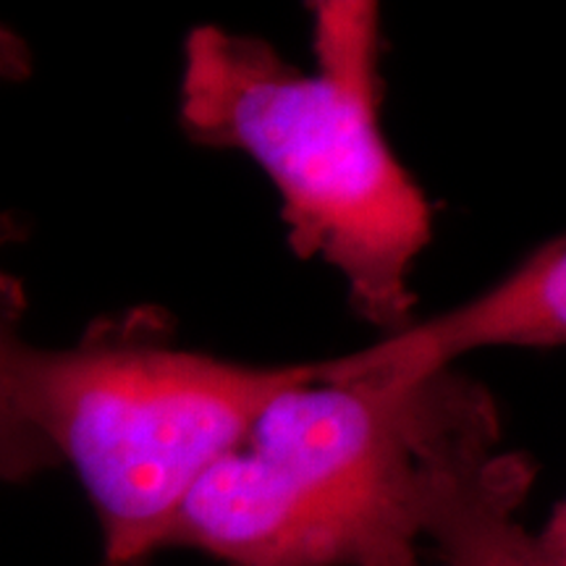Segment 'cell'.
Instances as JSON below:
<instances>
[{
  "mask_svg": "<svg viewBox=\"0 0 566 566\" xmlns=\"http://www.w3.org/2000/svg\"><path fill=\"white\" fill-rule=\"evenodd\" d=\"M310 365H247L189 349L166 310L92 321L74 344H30L27 412L87 493L105 566L160 551L176 509L218 459L244 443L263 407Z\"/></svg>",
  "mask_w": 566,
  "mask_h": 566,
  "instance_id": "7a4b0ae2",
  "label": "cell"
},
{
  "mask_svg": "<svg viewBox=\"0 0 566 566\" xmlns=\"http://www.w3.org/2000/svg\"><path fill=\"white\" fill-rule=\"evenodd\" d=\"M315 66L258 34L202 24L184 38L179 126L242 153L281 200L289 247L342 275L354 313L384 334L412 323L417 260L433 242V202L380 124V9L317 0Z\"/></svg>",
  "mask_w": 566,
  "mask_h": 566,
  "instance_id": "6da1fadb",
  "label": "cell"
},
{
  "mask_svg": "<svg viewBox=\"0 0 566 566\" xmlns=\"http://www.w3.org/2000/svg\"><path fill=\"white\" fill-rule=\"evenodd\" d=\"M462 380L451 370L415 386L313 373L283 388L244 443L197 480L160 551L192 548L223 566H365L417 543V459Z\"/></svg>",
  "mask_w": 566,
  "mask_h": 566,
  "instance_id": "3957f363",
  "label": "cell"
},
{
  "mask_svg": "<svg viewBox=\"0 0 566 566\" xmlns=\"http://www.w3.org/2000/svg\"><path fill=\"white\" fill-rule=\"evenodd\" d=\"M535 478L533 459L501 451L493 396L464 380L417 459L415 537L433 543L436 566H566L564 506L537 533L520 520Z\"/></svg>",
  "mask_w": 566,
  "mask_h": 566,
  "instance_id": "277c9868",
  "label": "cell"
},
{
  "mask_svg": "<svg viewBox=\"0 0 566 566\" xmlns=\"http://www.w3.org/2000/svg\"><path fill=\"white\" fill-rule=\"evenodd\" d=\"M21 223L0 216V252L19 242ZM27 313V294L17 275L0 265V483H27L59 464V457L27 412L21 365L30 349L21 323Z\"/></svg>",
  "mask_w": 566,
  "mask_h": 566,
  "instance_id": "8992f818",
  "label": "cell"
},
{
  "mask_svg": "<svg viewBox=\"0 0 566 566\" xmlns=\"http://www.w3.org/2000/svg\"><path fill=\"white\" fill-rule=\"evenodd\" d=\"M32 74V51L11 27L0 24V82H24Z\"/></svg>",
  "mask_w": 566,
  "mask_h": 566,
  "instance_id": "52a82bcc",
  "label": "cell"
},
{
  "mask_svg": "<svg viewBox=\"0 0 566 566\" xmlns=\"http://www.w3.org/2000/svg\"><path fill=\"white\" fill-rule=\"evenodd\" d=\"M566 342V244H537L504 279L470 302L422 323H407L380 342L315 363L317 380H378L415 386L449 373L480 349H556Z\"/></svg>",
  "mask_w": 566,
  "mask_h": 566,
  "instance_id": "5b68a950",
  "label": "cell"
},
{
  "mask_svg": "<svg viewBox=\"0 0 566 566\" xmlns=\"http://www.w3.org/2000/svg\"><path fill=\"white\" fill-rule=\"evenodd\" d=\"M365 566H424L417 556V543H407V546H394L380 551L378 556H373Z\"/></svg>",
  "mask_w": 566,
  "mask_h": 566,
  "instance_id": "ba28073f",
  "label": "cell"
}]
</instances>
